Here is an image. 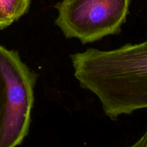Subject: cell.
Here are the masks:
<instances>
[{
  "label": "cell",
  "instance_id": "5b68a950",
  "mask_svg": "<svg viewBox=\"0 0 147 147\" xmlns=\"http://www.w3.org/2000/svg\"><path fill=\"white\" fill-rule=\"evenodd\" d=\"M128 147H147V129L134 144Z\"/></svg>",
  "mask_w": 147,
  "mask_h": 147
},
{
  "label": "cell",
  "instance_id": "52a82bcc",
  "mask_svg": "<svg viewBox=\"0 0 147 147\" xmlns=\"http://www.w3.org/2000/svg\"><path fill=\"white\" fill-rule=\"evenodd\" d=\"M3 90H4V82H3L2 77H1V74H0V114H1V104H2Z\"/></svg>",
  "mask_w": 147,
  "mask_h": 147
},
{
  "label": "cell",
  "instance_id": "6da1fadb",
  "mask_svg": "<svg viewBox=\"0 0 147 147\" xmlns=\"http://www.w3.org/2000/svg\"><path fill=\"white\" fill-rule=\"evenodd\" d=\"M70 59L80 87L98 98L111 120L147 109V40L112 50L90 47Z\"/></svg>",
  "mask_w": 147,
  "mask_h": 147
},
{
  "label": "cell",
  "instance_id": "7a4b0ae2",
  "mask_svg": "<svg viewBox=\"0 0 147 147\" xmlns=\"http://www.w3.org/2000/svg\"><path fill=\"white\" fill-rule=\"evenodd\" d=\"M0 74L4 82L0 114V147H17L28 135L37 76L18 52L0 45Z\"/></svg>",
  "mask_w": 147,
  "mask_h": 147
},
{
  "label": "cell",
  "instance_id": "8992f818",
  "mask_svg": "<svg viewBox=\"0 0 147 147\" xmlns=\"http://www.w3.org/2000/svg\"><path fill=\"white\" fill-rule=\"evenodd\" d=\"M10 24H11V23L3 15L1 10H0V30L6 28L8 26H9Z\"/></svg>",
  "mask_w": 147,
  "mask_h": 147
},
{
  "label": "cell",
  "instance_id": "3957f363",
  "mask_svg": "<svg viewBox=\"0 0 147 147\" xmlns=\"http://www.w3.org/2000/svg\"><path fill=\"white\" fill-rule=\"evenodd\" d=\"M131 0H62L57 3L55 24L67 39L83 44L119 34Z\"/></svg>",
  "mask_w": 147,
  "mask_h": 147
},
{
  "label": "cell",
  "instance_id": "277c9868",
  "mask_svg": "<svg viewBox=\"0 0 147 147\" xmlns=\"http://www.w3.org/2000/svg\"><path fill=\"white\" fill-rule=\"evenodd\" d=\"M31 0H0V10L12 24L28 11Z\"/></svg>",
  "mask_w": 147,
  "mask_h": 147
}]
</instances>
